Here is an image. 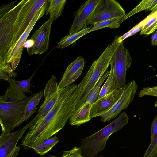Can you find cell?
Returning a JSON list of instances; mask_svg holds the SVG:
<instances>
[{
	"instance_id": "6da1fadb",
	"label": "cell",
	"mask_w": 157,
	"mask_h": 157,
	"mask_svg": "<svg viewBox=\"0 0 157 157\" xmlns=\"http://www.w3.org/2000/svg\"><path fill=\"white\" fill-rule=\"evenodd\" d=\"M88 79L85 76L78 84L71 85L59 90L53 108L29 128L22 141L25 149L39 144L63 128L75 110L78 99Z\"/></svg>"
},
{
	"instance_id": "7a4b0ae2",
	"label": "cell",
	"mask_w": 157,
	"mask_h": 157,
	"mask_svg": "<svg viewBox=\"0 0 157 157\" xmlns=\"http://www.w3.org/2000/svg\"><path fill=\"white\" fill-rule=\"evenodd\" d=\"M48 0L17 1L0 8V66L7 61L15 44L36 11Z\"/></svg>"
},
{
	"instance_id": "3957f363",
	"label": "cell",
	"mask_w": 157,
	"mask_h": 157,
	"mask_svg": "<svg viewBox=\"0 0 157 157\" xmlns=\"http://www.w3.org/2000/svg\"><path fill=\"white\" fill-rule=\"evenodd\" d=\"M129 120L125 112L121 113L118 117L109 124L97 132L80 140L79 148L83 157H95L98 153L104 148L108 139L113 133L127 125Z\"/></svg>"
},
{
	"instance_id": "277c9868",
	"label": "cell",
	"mask_w": 157,
	"mask_h": 157,
	"mask_svg": "<svg viewBox=\"0 0 157 157\" xmlns=\"http://www.w3.org/2000/svg\"><path fill=\"white\" fill-rule=\"evenodd\" d=\"M114 40L109 44L98 58L92 63L90 69L91 73L86 84L78 99L75 109L81 107L85 103L86 98L99 80L102 77L110 65V62L119 44Z\"/></svg>"
},
{
	"instance_id": "5b68a950",
	"label": "cell",
	"mask_w": 157,
	"mask_h": 157,
	"mask_svg": "<svg viewBox=\"0 0 157 157\" xmlns=\"http://www.w3.org/2000/svg\"><path fill=\"white\" fill-rule=\"evenodd\" d=\"M33 95L18 102L0 101V123L2 131L5 133H10L18 127L24 115L26 104Z\"/></svg>"
},
{
	"instance_id": "8992f818",
	"label": "cell",
	"mask_w": 157,
	"mask_h": 157,
	"mask_svg": "<svg viewBox=\"0 0 157 157\" xmlns=\"http://www.w3.org/2000/svg\"><path fill=\"white\" fill-rule=\"evenodd\" d=\"M132 58L129 52L123 42L119 44L110 62L113 71V88L114 90L121 88L126 84L127 70L132 63Z\"/></svg>"
},
{
	"instance_id": "52a82bcc",
	"label": "cell",
	"mask_w": 157,
	"mask_h": 157,
	"mask_svg": "<svg viewBox=\"0 0 157 157\" xmlns=\"http://www.w3.org/2000/svg\"><path fill=\"white\" fill-rule=\"evenodd\" d=\"M125 12L119 3L115 0H99L86 23L94 26L103 21L123 17Z\"/></svg>"
},
{
	"instance_id": "ba28073f",
	"label": "cell",
	"mask_w": 157,
	"mask_h": 157,
	"mask_svg": "<svg viewBox=\"0 0 157 157\" xmlns=\"http://www.w3.org/2000/svg\"><path fill=\"white\" fill-rule=\"evenodd\" d=\"M49 5L48 1L36 12L26 29L15 44L7 61L13 70H15L20 61L23 48L27 38L35 24L45 13Z\"/></svg>"
},
{
	"instance_id": "9c48e42d",
	"label": "cell",
	"mask_w": 157,
	"mask_h": 157,
	"mask_svg": "<svg viewBox=\"0 0 157 157\" xmlns=\"http://www.w3.org/2000/svg\"><path fill=\"white\" fill-rule=\"evenodd\" d=\"M137 89V84L134 80L126 84L122 95L113 107L100 116L101 121H109L115 118L122 110L126 109L133 100Z\"/></svg>"
},
{
	"instance_id": "30bf717a",
	"label": "cell",
	"mask_w": 157,
	"mask_h": 157,
	"mask_svg": "<svg viewBox=\"0 0 157 157\" xmlns=\"http://www.w3.org/2000/svg\"><path fill=\"white\" fill-rule=\"evenodd\" d=\"M33 123L32 120L22 129L13 133L2 132L0 136V157H16L20 147L17 146L19 140L24 133Z\"/></svg>"
},
{
	"instance_id": "8fae6325",
	"label": "cell",
	"mask_w": 157,
	"mask_h": 157,
	"mask_svg": "<svg viewBox=\"0 0 157 157\" xmlns=\"http://www.w3.org/2000/svg\"><path fill=\"white\" fill-rule=\"evenodd\" d=\"M35 72L27 79L17 81L9 78L7 81L9 86L5 94L0 97V101L8 102H18L26 99L25 93H32L29 89L31 85V82Z\"/></svg>"
},
{
	"instance_id": "7c38bea8",
	"label": "cell",
	"mask_w": 157,
	"mask_h": 157,
	"mask_svg": "<svg viewBox=\"0 0 157 157\" xmlns=\"http://www.w3.org/2000/svg\"><path fill=\"white\" fill-rule=\"evenodd\" d=\"M54 21L49 18L33 34L31 38L33 45L27 49L29 55H40L47 51L48 49L52 25Z\"/></svg>"
},
{
	"instance_id": "4fadbf2b",
	"label": "cell",
	"mask_w": 157,
	"mask_h": 157,
	"mask_svg": "<svg viewBox=\"0 0 157 157\" xmlns=\"http://www.w3.org/2000/svg\"><path fill=\"white\" fill-rule=\"evenodd\" d=\"M58 85L57 78L53 75L47 82L44 89V100L39 108L37 114L32 120L34 123L46 114L56 104L59 94V90H57Z\"/></svg>"
},
{
	"instance_id": "5bb4252c",
	"label": "cell",
	"mask_w": 157,
	"mask_h": 157,
	"mask_svg": "<svg viewBox=\"0 0 157 157\" xmlns=\"http://www.w3.org/2000/svg\"><path fill=\"white\" fill-rule=\"evenodd\" d=\"M124 86L115 90L101 98L97 99L92 105L90 115L91 119L107 112L114 105L122 95Z\"/></svg>"
},
{
	"instance_id": "9a60e30c",
	"label": "cell",
	"mask_w": 157,
	"mask_h": 157,
	"mask_svg": "<svg viewBox=\"0 0 157 157\" xmlns=\"http://www.w3.org/2000/svg\"><path fill=\"white\" fill-rule=\"evenodd\" d=\"M99 0H88L82 4L75 13V18L69 31V34L78 32L86 26V23Z\"/></svg>"
},
{
	"instance_id": "2e32d148",
	"label": "cell",
	"mask_w": 157,
	"mask_h": 157,
	"mask_svg": "<svg viewBox=\"0 0 157 157\" xmlns=\"http://www.w3.org/2000/svg\"><path fill=\"white\" fill-rule=\"evenodd\" d=\"M84 64L85 59L82 56L78 57L69 64L58 85V90L70 86L77 79L82 73Z\"/></svg>"
},
{
	"instance_id": "e0dca14e",
	"label": "cell",
	"mask_w": 157,
	"mask_h": 157,
	"mask_svg": "<svg viewBox=\"0 0 157 157\" xmlns=\"http://www.w3.org/2000/svg\"><path fill=\"white\" fill-rule=\"evenodd\" d=\"M92 105L86 102L81 107L75 109L69 118V124L71 126H79L90 120V115Z\"/></svg>"
},
{
	"instance_id": "ac0fdd59",
	"label": "cell",
	"mask_w": 157,
	"mask_h": 157,
	"mask_svg": "<svg viewBox=\"0 0 157 157\" xmlns=\"http://www.w3.org/2000/svg\"><path fill=\"white\" fill-rule=\"evenodd\" d=\"M134 27H142L140 33L141 35H149L154 32L157 29V10L152 13H150Z\"/></svg>"
},
{
	"instance_id": "d6986e66",
	"label": "cell",
	"mask_w": 157,
	"mask_h": 157,
	"mask_svg": "<svg viewBox=\"0 0 157 157\" xmlns=\"http://www.w3.org/2000/svg\"><path fill=\"white\" fill-rule=\"evenodd\" d=\"M43 92L41 91L33 95V96L26 104L23 117L19 123L18 127L24 121L28 120L37 110V106L41 101L43 96Z\"/></svg>"
},
{
	"instance_id": "ffe728a7",
	"label": "cell",
	"mask_w": 157,
	"mask_h": 157,
	"mask_svg": "<svg viewBox=\"0 0 157 157\" xmlns=\"http://www.w3.org/2000/svg\"><path fill=\"white\" fill-rule=\"evenodd\" d=\"M49 5L45 12L46 15H49V18L54 21L59 17L63 13L66 0H48Z\"/></svg>"
},
{
	"instance_id": "44dd1931",
	"label": "cell",
	"mask_w": 157,
	"mask_h": 157,
	"mask_svg": "<svg viewBox=\"0 0 157 157\" xmlns=\"http://www.w3.org/2000/svg\"><path fill=\"white\" fill-rule=\"evenodd\" d=\"M91 26H85L79 32L69 34L62 38L58 43L56 48L63 49L71 44L79 38L88 33Z\"/></svg>"
},
{
	"instance_id": "7402d4cb",
	"label": "cell",
	"mask_w": 157,
	"mask_h": 157,
	"mask_svg": "<svg viewBox=\"0 0 157 157\" xmlns=\"http://www.w3.org/2000/svg\"><path fill=\"white\" fill-rule=\"evenodd\" d=\"M151 131L150 143L143 157H157V114L152 122Z\"/></svg>"
},
{
	"instance_id": "603a6c76",
	"label": "cell",
	"mask_w": 157,
	"mask_h": 157,
	"mask_svg": "<svg viewBox=\"0 0 157 157\" xmlns=\"http://www.w3.org/2000/svg\"><path fill=\"white\" fill-rule=\"evenodd\" d=\"M59 141L58 138L55 136L45 140L38 145L31 147V148L33 149L36 153L43 155L50 150Z\"/></svg>"
},
{
	"instance_id": "cb8c5ba5",
	"label": "cell",
	"mask_w": 157,
	"mask_h": 157,
	"mask_svg": "<svg viewBox=\"0 0 157 157\" xmlns=\"http://www.w3.org/2000/svg\"><path fill=\"white\" fill-rule=\"evenodd\" d=\"M157 3V0H142L134 9L122 17L120 21V23L121 24L127 18L137 13L144 10H148L153 7Z\"/></svg>"
},
{
	"instance_id": "d4e9b609",
	"label": "cell",
	"mask_w": 157,
	"mask_h": 157,
	"mask_svg": "<svg viewBox=\"0 0 157 157\" xmlns=\"http://www.w3.org/2000/svg\"><path fill=\"white\" fill-rule=\"evenodd\" d=\"M109 72L110 71L107 70L105 73L102 77L99 80L90 91L85 102H87L93 105L96 101L99 94L100 88L105 80L109 75Z\"/></svg>"
},
{
	"instance_id": "484cf974",
	"label": "cell",
	"mask_w": 157,
	"mask_h": 157,
	"mask_svg": "<svg viewBox=\"0 0 157 157\" xmlns=\"http://www.w3.org/2000/svg\"><path fill=\"white\" fill-rule=\"evenodd\" d=\"M122 17H117L107 20L100 22L93 26L90 29L88 33L106 28L111 29H116L120 26V21Z\"/></svg>"
},
{
	"instance_id": "4316f807",
	"label": "cell",
	"mask_w": 157,
	"mask_h": 157,
	"mask_svg": "<svg viewBox=\"0 0 157 157\" xmlns=\"http://www.w3.org/2000/svg\"><path fill=\"white\" fill-rule=\"evenodd\" d=\"M113 71L110 68V72L107 80L101 88L97 99H100L114 91L113 88Z\"/></svg>"
},
{
	"instance_id": "83f0119b",
	"label": "cell",
	"mask_w": 157,
	"mask_h": 157,
	"mask_svg": "<svg viewBox=\"0 0 157 157\" xmlns=\"http://www.w3.org/2000/svg\"><path fill=\"white\" fill-rule=\"evenodd\" d=\"M81 153V151L79 147H76L70 150L64 151L61 156L50 155L47 157H83Z\"/></svg>"
},
{
	"instance_id": "f1b7e54d",
	"label": "cell",
	"mask_w": 157,
	"mask_h": 157,
	"mask_svg": "<svg viewBox=\"0 0 157 157\" xmlns=\"http://www.w3.org/2000/svg\"><path fill=\"white\" fill-rule=\"evenodd\" d=\"M146 96L157 97V85L152 87H147L143 88L140 91L138 97L140 98Z\"/></svg>"
},
{
	"instance_id": "f546056e",
	"label": "cell",
	"mask_w": 157,
	"mask_h": 157,
	"mask_svg": "<svg viewBox=\"0 0 157 157\" xmlns=\"http://www.w3.org/2000/svg\"><path fill=\"white\" fill-rule=\"evenodd\" d=\"M151 44L152 45H157V31L152 34Z\"/></svg>"
},
{
	"instance_id": "4dcf8cb0",
	"label": "cell",
	"mask_w": 157,
	"mask_h": 157,
	"mask_svg": "<svg viewBox=\"0 0 157 157\" xmlns=\"http://www.w3.org/2000/svg\"><path fill=\"white\" fill-rule=\"evenodd\" d=\"M0 79H2L7 81L9 76L5 73L0 71Z\"/></svg>"
},
{
	"instance_id": "1f68e13d",
	"label": "cell",
	"mask_w": 157,
	"mask_h": 157,
	"mask_svg": "<svg viewBox=\"0 0 157 157\" xmlns=\"http://www.w3.org/2000/svg\"><path fill=\"white\" fill-rule=\"evenodd\" d=\"M157 10V3L152 8L148 11H151V13H152Z\"/></svg>"
},
{
	"instance_id": "d6a6232c",
	"label": "cell",
	"mask_w": 157,
	"mask_h": 157,
	"mask_svg": "<svg viewBox=\"0 0 157 157\" xmlns=\"http://www.w3.org/2000/svg\"><path fill=\"white\" fill-rule=\"evenodd\" d=\"M40 157H45L44 156L40 155Z\"/></svg>"
}]
</instances>
